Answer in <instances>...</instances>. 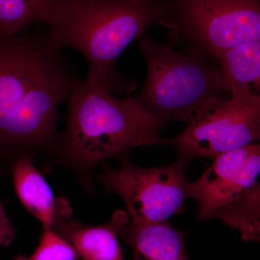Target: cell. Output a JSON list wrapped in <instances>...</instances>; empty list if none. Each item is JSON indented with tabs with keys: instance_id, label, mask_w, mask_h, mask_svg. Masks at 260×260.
I'll return each instance as SVG.
<instances>
[{
	"instance_id": "cell-1",
	"label": "cell",
	"mask_w": 260,
	"mask_h": 260,
	"mask_svg": "<svg viewBox=\"0 0 260 260\" xmlns=\"http://www.w3.org/2000/svg\"><path fill=\"white\" fill-rule=\"evenodd\" d=\"M48 35L0 34V169L24 156L48 158L58 134V109L79 81Z\"/></svg>"
},
{
	"instance_id": "cell-2",
	"label": "cell",
	"mask_w": 260,
	"mask_h": 260,
	"mask_svg": "<svg viewBox=\"0 0 260 260\" xmlns=\"http://www.w3.org/2000/svg\"><path fill=\"white\" fill-rule=\"evenodd\" d=\"M68 99L66 127L47 160L70 169L89 192L101 162L135 147L169 143L159 135L158 119L135 96L119 99L109 89L80 80Z\"/></svg>"
},
{
	"instance_id": "cell-3",
	"label": "cell",
	"mask_w": 260,
	"mask_h": 260,
	"mask_svg": "<svg viewBox=\"0 0 260 260\" xmlns=\"http://www.w3.org/2000/svg\"><path fill=\"white\" fill-rule=\"evenodd\" d=\"M162 1L137 4L133 0H53L44 23L48 35L62 49L81 53L88 62L86 83L127 94L135 83L118 72L116 62L128 46L158 23Z\"/></svg>"
},
{
	"instance_id": "cell-4",
	"label": "cell",
	"mask_w": 260,
	"mask_h": 260,
	"mask_svg": "<svg viewBox=\"0 0 260 260\" xmlns=\"http://www.w3.org/2000/svg\"><path fill=\"white\" fill-rule=\"evenodd\" d=\"M138 48L148 73L135 96L161 127L169 121L186 122L205 103L229 92L220 70L205 58L177 52L145 35L138 39Z\"/></svg>"
},
{
	"instance_id": "cell-5",
	"label": "cell",
	"mask_w": 260,
	"mask_h": 260,
	"mask_svg": "<svg viewBox=\"0 0 260 260\" xmlns=\"http://www.w3.org/2000/svg\"><path fill=\"white\" fill-rule=\"evenodd\" d=\"M158 23L168 44L217 60L228 49L260 42V0H162Z\"/></svg>"
},
{
	"instance_id": "cell-6",
	"label": "cell",
	"mask_w": 260,
	"mask_h": 260,
	"mask_svg": "<svg viewBox=\"0 0 260 260\" xmlns=\"http://www.w3.org/2000/svg\"><path fill=\"white\" fill-rule=\"evenodd\" d=\"M260 146L253 144L214 158L188 198L198 203L200 220L219 218L242 233L245 240H259Z\"/></svg>"
},
{
	"instance_id": "cell-7",
	"label": "cell",
	"mask_w": 260,
	"mask_h": 260,
	"mask_svg": "<svg viewBox=\"0 0 260 260\" xmlns=\"http://www.w3.org/2000/svg\"><path fill=\"white\" fill-rule=\"evenodd\" d=\"M229 99H210L186 121L184 131L168 140L180 155L214 158L253 144L260 138V96L251 88L230 91Z\"/></svg>"
},
{
	"instance_id": "cell-8",
	"label": "cell",
	"mask_w": 260,
	"mask_h": 260,
	"mask_svg": "<svg viewBox=\"0 0 260 260\" xmlns=\"http://www.w3.org/2000/svg\"><path fill=\"white\" fill-rule=\"evenodd\" d=\"M119 160V169L105 168L98 180L122 199L132 223H164L184 213L189 184L186 169L190 158L179 154L177 161L156 168L138 167L127 153Z\"/></svg>"
},
{
	"instance_id": "cell-9",
	"label": "cell",
	"mask_w": 260,
	"mask_h": 260,
	"mask_svg": "<svg viewBox=\"0 0 260 260\" xmlns=\"http://www.w3.org/2000/svg\"><path fill=\"white\" fill-rule=\"evenodd\" d=\"M34 158L24 156L10 166L15 192L20 203L42 224V229L56 228L73 218V208L64 197H56L34 166Z\"/></svg>"
},
{
	"instance_id": "cell-10",
	"label": "cell",
	"mask_w": 260,
	"mask_h": 260,
	"mask_svg": "<svg viewBox=\"0 0 260 260\" xmlns=\"http://www.w3.org/2000/svg\"><path fill=\"white\" fill-rule=\"evenodd\" d=\"M127 213L118 210L109 223L88 226L70 218L55 232L74 248L83 260H124L118 235L129 223Z\"/></svg>"
},
{
	"instance_id": "cell-11",
	"label": "cell",
	"mask_w": 260,
	"mask_h": 260,
	"mask_svg": "<svg viewBox=\"0 0 260 260\" xmlns=\"http://www.w3.org/2000/svg\"><path fill=\"white\" fill-rule=\"evenodd\" d=\"M119 235L131 246L135 260H188L182 234L168 222L129 223Z\"/></svg>"
},
{
	"instance_id": "cell-12",
	"label": "cell",
	"mask_w": 260,
	"mask_h": 260,
	"mask_svg": "<svg viewBox=\"0 0 260 260\" xmlns=\"http://www.w3.org/2000/svg\"><path fill=\"white\" fill-rule=\"evenodd\" d=\"M217 61L228 90L260 89V42L239 44L224 51Z\"/></svg>"
},
{
	"instance_id": "cell-13",
	"label": "cell",
	"mask_w": 260,
	"mask_h": 260,
	"mask_svg": "<svg viewBox=\"0 0 260 260\" xmlns=\"http://www.w3.org/2000/svg\"><path fill=\"white\" fill-rule=\"evenodd\" d=\"M53 0H0V34L13 37L35 22L44 23Z\"/></svg>"
},
{
	"instance_id": "cell-14",
	"label": "cell",
	"mask_w": 260,
	"mask_h": 260,
	"mask_svg": "<svg viewBox=\"0 0 260 260\" xmlns=\"http://www.w3.org/2000/svg\"><path fill=\"white\" fill-rule=\"evenodd\" d=\"M74 248L53 229H42L40 241L30 255L20 254L14 260H78Z\"/></svg>"
},
{
	"instance_id": "cell-15",
	"label": "cell",
	"mask_w": 260,
	"mask_h": 260,
	"mask_svg": "<svg viewBox=\"0 0 260 260\" xmlns=\"http://www.w3.org/2000/svg\"><path fill=\"white\" fill-rule=\"evenodd\" d=\"M15 238V230L0 201V246H10Z\"/></svg>"
},
{
	"instance_id": "cell-16",
	"label": "cell",
	"mask_w": 260,
	"mask_h": 260,
	"mask_svg": "<svg viewBox=\"0 0 260 260\" xmlns=\"http://www.w3.org/2000/svg\"><path fill=\"white\" fill-rule=\"evenodd\" d=\"M133 1L137 4L149 5L156 4V3H160L162 0H133Z\"/></svg>"
},
{
	"instance_id": "cell-17",
	"label": "cell",
	"mask_w": 260,
	"mask_h": 260,
	"mask_svg": "<svg viewBox=\"0 0 260 260\" xmlns=\"http://www.w3.org/2000/svg\"><path fill=\"white\" fill-rule=\"evenodd\" d=\"M4 174V173H3V171H2L1 169H0V174Z\"/></svg>"
}]
</instances>
